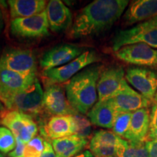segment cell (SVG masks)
<instances>
[{"mask_svg": "<svg viewBox=\"0 0 157 157\" xmlns=\"http://www.w3.org/2000/svg\"><path fill=\"white\" fill-rule=\"evenodd\" d=\"M127 0H95L78 13L69 31L71 39L98 35L109 30L120 18Z\"/></svg>", "mask_w": 157, "mask_h": 157, "instance_id": "cell-1", "label": "cell"}, {"mask_svg": "<svg viewBox=\"0 0 157 157\" xmlns=\"http://www.w3.org/2000/svg\"><path fill=\"white\" fill-rule=\"evenodd\" d=\"M102 71V65H90L67 82L66 97L76 113H87L97 103L98 82Z\"/></svg>", "mask_w": 157, "mask_h": 157, "instance_id": "cell-2", "label": "cell"}, {"mask_svg": "<svg viewBox=\"0 0 157 157\" xmlns=\"http://www.w3.org/2000/svg\"><path fill=\"white\" fill-rule=\"evenodd\" d=\"M8 110L26 114H39L44 109V91L38 78L25 90L13 96L4 104Z\"/></svg>", "mask_w": 157, "mask_h": 157, "instance_id": "cell-3", "label": "cell"}, {"mask_svg": "<svg viewBox=\"0 0 157 157\" xmlns=\"http://www.w3.org/2000/svg\"><path fill=\"white\" fill-rule=\"evenodd\" d=\"M0 123L25 144L36 137L38 132V127L31 116L15 110H4L0 113Z\"/></svg>", "mask_w": 157, "mask_h": 157, "instance_id": "cell-4", "label": "cell"}, {"mask_svg": "<svg viewBox=\"0 0 157 157\" xmlns=\"http://www.w3.org/2000/svg\"><path fill=\"white\" fill-rule=\"evenodd\" d=\"M99 56L93 50H87L79 56L60 67L43 71V74L52 84L68 82L81 71L99 60Z\"/></svg>", "mask_w": 157, "mask_h": 157, "instance_id": "cell-5", "label": "cell"}, {"mask_svg": "<svg viewBox=\"0 0 157 157\" xmlns=\"http://www.w3.org/2000/svg\"><path fill=\"white\" fill-rule=\"evenodd\" d=\"M136 43H143L157 49V26L143 22L132 28L118 31L112 40V48L117 52L124 46Z\"/></svg>", "mask_w": 157, "mask_h": 157, "instance_id": "cell-6", "label": "cell"}, {"mask_svg": "<svg viewBox=\"0 0 157 157\" xmlns=\"http://www.w3.org/2000/svg\"><path fill=\"white\" fill-rule=\"evenodd\" d=\"M115 56L121 61L138 67L157 69V49L143 43L124 46L115 52Z\"/></svg>", "mask_w": 157, "mask_h": 157, "instance_id": "cell-7", "label": "cell"}, {"mask_svg": "<svg viewBox=\"0 0 157 157\" xmlns=\"http://www.w3.org/2000/svg\"><path fill=\"white\" fill-rule=\"evenodd\" d=\"M0 65L25 76L36 74V57L32 51L27 49H6L0 58Z\"/></svg>", "mask_w": 157, "mask_h": 157, "instance_id": "cell-8", "label": "cell"}, {"mask_svg": "<svg viewBox=\"0 0 157 157\" xmlns=\"http://www.w3.org/2000/svg\"><path fill=\"white\" fill-rule=\"evenodd\" d=\"M49 23L46 11L28 17L13 19L10 30L14 36L26 39L40 38L49 35Z\"/></svg>", "mask_w": 157, "mask_h": 157, "instance_id": "cell-9", "label": "cell"}, {"mask_svg": "<svg viewBox=\"0 0 157 157\" xmlns=\"http://www.w3.org/2000/svg\"><path fill=\"white\" fill-rule=\"evenodd\" d=\"M36 78V74L23 75L0 65V101L5 104L15 94L34 83Z\"/></svg>", "mask_w": 157, "mask_h": 157, "instance_id": "cell-10", "label": "cell"}, {"mask_svg": "<svg viewBox=\"0 0 157 157\" xmlns=\"http://www.w3.org/2000/svg\"><path fill=\"white\" fill-rule=\"evenodd\" d=\"M125 79L138 93L152 102L157 91V71L143 67L127 68Z\"/></svg>", "mask_w": 157, "mask_h": 157, "instance_id": "cell-11", "label": "cell"}, {"mask_svg": "<svg viewBox=\"0 0 157 157\" xmlns=\"http://www.w3.org/2000/svg\"><path fill=\"white\" fill-rule=\"evenodd\" d=\"M109 101L118 112H134L141 109H148L152 102L124 82L122 87Z\"/></svg>", "mask_w": 157, "mask_h": 157, "instance_id": "cell-12", "label": "cell"}, {"mask_svg": "<svg viewBox=\"0 0 157 157\" xmlns=\"http://www.w3.org/2000/svg\"><path fill=\"white\" fill-rule=\"evenodd\" d=\"M125 79V72L121 66H111L102 71L98 82V101L113 98L121 89Z\"/></svg>", "mask_w": 157, "mask_h": 157, "instance_id": "cell-13", "label": "cell"}, {"mask_svg": "<svg viewBox=\"0 0 157 157\" xmlns=\"http://www.w3.org/2000/svg\"><path fill=\"white\" fill-rule=\"evenodd\" d=\"M84 51V48L74 44L57 45L45 52L40 60V66L44 71L60 67L74 60Z\"/></svg>", "mask_w": 157, "mask_h": 157, "instance_id": "cell-14", "label": "cell"}, {"mask_svg": "<svg viewBox=\"0 0 157 157\" xmlns=\"http://www.w3.org/2000/svg\"><path fill=\"white\" fill-rule=\"evenodd\" d=\"M44 109L54 116H73L78 113L70 105L65 90L58 84L51 83L45 88Z\"/></svg>", "mask_w": 157, "mask_h": 157, "instance_id": "cell-15", "label": "cell"}, {"mask_svg": "<svg viewBox=\"0 0 157 157\" xmlns=\"http://www.w3.org/2000/svg\"><path fill=\"white\" fill-rule=\"evenodd\" d=\"M49 28L54 32L65 31L72 25L73 15L65 4L60 0L48 2L45 9Z\"/></svg>", "mask_w": 157, "mask_h": 157, "instance_id": "cell-16", "label": "cell"}, {"mask_svg": "<svg viewBox=\"0 0 157 157\" xmlns=\"http://www.w3.org/2000/svg\"><path fill=\"white\" fill-rule=\"evenodd\" d=\"M157 17V0L133 1L124 15V22L131 25L140 22H146Z\"/></svg>", "mask_w": 157, "mask_h": 157, "instance_id": "cell-17", "label": "cell"}, {"mask_svg": "<svg viewBox=\"0 0 157 157\" xmlns=\"http://www.w3.org/2000/svg\"><path fill=\"white\" fill-rule=\"evenodd\" d=\"M150 129V111L141 109L132 112L130 124L124 138L132 143H145Z\"/></svg>", "mask_w": 157, "mask_h": 157, "instance_id": "cell-18", "label": "cell"}, {"mask_svg": "<svg viewBox=\"0 0 157 157\" xmlns=\"http://www.w3.org/2000/svg\"><path fill=\"white\" fill-rule=\"evenodd\" d=\"M41 133L52 140L74 135L75 124L73 116H53L41 129Z\"/></svg>", "mask_w": 157, "mask_h": 157, "instance_id": "cell-19", "label": "cell"}, {"mask_svg": "<svg viewBox=\"0 0 157 157\" xmlns=\"http://www.w3.org/2000/svg\"><path fill=\"white\" fill-rule=\"evenodd\" d=\"M117 112L109 100H107L97 102L87 113V117L94 125L112 129Z\"/></svg>", "mask_w": 157, "mask_h": 157, "instance_id": "cell-20", "label": "cell"}, {"mask_svg": "<svg viewBox=\"0 0 157 157\" xmlns=\"http://www.w3.org/2000/svg\"><path fill=\"white\" fill-rule=\"evenodd\" d=\"M7 2L13 20L39 14L47 7V2L44 0H10Z\"/></svg>", "mask_w": 157, "mask_h": 157, "instance_id": "cell-21", "label": "cell"}, {"mask_svg": "<svg viewBox=\"0 0 157 157\" xmlns=\"http://www.w3.org/2000/svg\"><path fill=\"white\" fill-rule=\"evenodd\" d=\"M57 157H74L87 146V140L76 135L51 141Z\"/></svg>", "mask_w": 157, "mask_h": 157, "instance_id": "cell-22", "label": "cell"}, {"mask_svg": "<svg viewBox=\"0 0 157 157\" xmlns=\"http://www.w3.org/2000/svg\"><path fill=\"white\" fill-rule=\"evenodd\" d=\"M116 157H149L145 143H132L124 140L117 147Z\"/></svg>", "mask_w": 157, "mask_h": 157, "instance_id": "cell-23", "label": "cell"}, {"mask_svg": "<svg viewBox=\"0 0 157 157\" xmlns=\"http://www.w3.org/2000/svg\"><path fill=\"white\" fill-rule=\"evenodd\" d=\"M124 139L111 131H97L92 137L90 143V148L96 146H119Z\"/></svg>", "mask_w": 157, "mask_h": 157, "instance_id": "cell-24", "label": "cell"}, {"mask_svg": "<svg viewBox=\"0 0 157 157\" xmlns=\"http://www.w3.org/2000/svg\"><path fill=\"white\" fill-rule=\"evenodd\" d=\"M132 113L117 112L113 126V132L119 137H124L128 131Z\"/></svg>", "mask_w": 157, "mask_h": 157, "instance_id": "cell-25", "label": "cell"}, {"mask_svg": "<svg viewBox=\"0 0 157 157\" xmlns=\"http://www.w3.org/2000/svg\"><path fill=\"white\" fill-rule=\"evenodd\" d=\"M16 146V137L13 133L5 127H0V151L9 154Z\"/></svg>", "mask_w": 157, "mask_h": 157, "instance_id": "cell-26", "label": "cell"}, {"mask_svg": "<svg viewBox=\"0 0 157 157\" xmlns=\"http://www.w3.org/2000/svg\"><path fill=\"white\" fill-rule=\"evenodd\" d=\"M74 124H75V134L82 138L86 139L90 136L92 131V123L81 113H76L73 115Z\"/></svg>", "mask_w": 157, "mask_h": 157, "instance_id": "cell-27", "label": "cell"}, {"mask_svg": "<svg viewBox=\"0 0 157 157\" xmlns=\"http://www.w3.org/2000/svg\"><path fill=\"white\" fill-rule=\"evenodd\" d=\"M44 140L39 135L34 137L25 144L23 157H40L44 148Z\"/></svg>", "mask_w": 157, "mask_h": 157, "instance_id": "cell-28", "label": "cell"}, {"mask_svg": "<svg viewBox=\"0 0 157 157\" xmlns=\"http://www.w3.org/2000/svg\"><path fill=\"white\" fill-rule=\"evenodd\" d=\"M25 144L21 140L16 139V146L14 150L9 153L8 156L10 157H23Z\"/></svg>", "mask_w": 157, "mask_h": 157, "instance_id": "cell-29", "label": "cell"}, {"mask_svg": "<svg viewBox=\"0 0 157 157\" xmlns=\"http://www.w3.org/2000/svg\"><path fill=\"white\" fill-rule=\"evenodd\" d=\"M145 146L148 151L149 157H157L156 140H147L145 142Z\"/></svg>", "mask_w": 157, "mask_h": 157, "instance_id": "cell-30", "label": "cell"}, {"mask_svg": "<svg viewBox=\"0 0 157 157\" xmlns=\"http://www.w3.org/2000/svg\"><path fill=\"white\" fill-rule=\"evenodd\" d=\"M40 157H57L53 147L50 141L44 140V148Z\"/></svg>", "mask_w": 157, "mask_h": 157, "instance_id": "cell-31", "label": "cell"}, {"mask_svg": "<svg viewBox=\"0 0 157 157\" xmlns=\"http://www.w3.org/2000/svg\"><path fill=\"white\" fill-rule=\"evenodd\" d=\"M157 128V103L151 106L150 111V129Z\"/></svg>", "mask_w": 157, "mask_h": 157, "instance_id": "cell-32", "label": "cell"}, {"mask_svg": "<svg viewBox=\"0 0 157 157\" xmlns=\"http://www.w3.org/2000/svg\"><path fill=\"white\" fill-rule=\"evenodd\" d=\"M156 140L157 141V128L150 129L146 137V140Z\"/></svg>", "mask_w": 157, "mask_h": 157, "instance_id": "cell-33", "label": "cell"}, {"mask_svg": "<svg viewBox=\"0 0 157 157\" xmlns=\"http://www.w3.org/2000/svg\"><path fill=\"white\" fill-rule=\"evenodd\" d=\"M74 157H94V156L90 151L87 150L81 153V154H78V155H76V156Z\"/></svg>", "mask_w": 157, "mask_h": 157, "instance_id": "cell-34", "label": "cell"}, {"mask_svg": "<svg viewBox=\"0 0 157 157\" xmlns=\"http://www.w3.org/2000/svg\"><path fill=\"white\" fill-rule=\"evenodd\" d=\"M4 27V18H3V14L2 12L1 9H0V34H1L2 31Z\"/></svg>", "mask_w": 157, "mask_h": 157, "instance_id": "cell-35", "label": "cell"}, {"mask_svg": "<svg viewBox=\"0 0 157 157\" xmlns=\"http://www.w3.org/2000/svg\"><path fill=\"white\" fill-rule=\"evenodd\" d=\"M149 25H153V26H157V17H154L150 21H148L146 22Z\"/></svg>", "mask_w": 157, "mask_h": 157, "instance_id": "cell-36", "label": "cell"}, {"mask_svg": "<svg viewBox=\"0 0 157 157\" xmlns=\"http://www.w3.org/2000/svg\"><path fill=\"white\" fill-rule=\"evenodd\" d=\"M7 6V2L6 3V2L5 1H1L0 0V8H6Z\"/></svg>", "mask_w": 157, "mask_h": 157, "instance_id": "cell-37", "label": "cell"}, {"mask_svg": "<svg viewBox=\"0 0 157 157\" xmlns=\"http://www.w3.org/2000/svg\"><path fill=\"white\" fill-rule=\"evenodd\" d=\"M152 102H153V103H154V104H155V103H157V91H156V94H155V95H154V99H153Z\"/></svg>", "mask_w": 157, "mask_h": 157, "instance_id": "cell-38", "label": "cell"}, {"mask_svg": "<svg viewBox=\"0 0 157 157\" xmlns=\"http://www.w3.org/2000/svg\"><path fill=\"white\" fill-rule=\"evenodd\" d=\"M0 157H5V156H3V155H2V154H1V153H0Z\"/></svg>", "mask_w": 157, "mask_h": 157, "instance_id": "cell-39", "label": "cell"}]
</instances>
